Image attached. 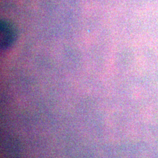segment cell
Masks as SVG:
<instances>
[{
    "mask_svg": "<svg viewBox=\"0 0 158 158\" xmlns=\"http://www.w3.org/2000/svg\"><path fill=\"white\" fill-rule=\"evenodd\" d=\"M17 29L12 23L1 21L0 25V44L2 49H6L14 44L17 38Z\"/></svg>",
    "mask_w": 158,
    "mask_h": 158,
    "instance_id": "1",
    "label": "cell"
}]
</instances>
